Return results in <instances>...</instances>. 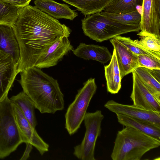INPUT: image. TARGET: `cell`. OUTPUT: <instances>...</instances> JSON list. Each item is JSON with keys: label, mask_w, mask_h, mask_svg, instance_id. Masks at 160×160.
<instances>
[{"label": "cell", "mask_w": 160, "mask_h": 160, "mask_svg": "<svg viewBox=\"0 0 160 160\" xmlns=\"http://www.w3.org/2000/svg\"><path fill=\"white\" fill-rule=\"evenodd\" d=\"M97 89L95 79H89L68 106L65 115V128L70 135L75 134L80 128Z\"/></svg>", "instance_id": "cell-6"}, {"label": "cell", "mask_w": 160, "mask_h": 160, "mask_svg": "<svg viewBox=\"0 0 160 160\" xmlns=\"http://www.w3.org/2000/svg\"><path fill=\"white\" fill-rule=\"evenodd\" d=\"M133 86L130 98L133 105L147 110L160 112V101L148 89L136 72H132Z\"/></svg>", "instance_id": "cell-9"}, {"label": "cell", "mask_w": 160, "mask_h": 160, "mask_svg": "<svg viewBox=\"0 0 160 160\" xmlns=\"http://www.w3.org/2000/svg\"><path fill=\"white\" fill-rule=\"evenodd\" d=\"M110 42L115 49L121 78L138 67L137 55L114 38Z\"/></svg>", "instance_id": "cell-14"}, {"label": "cell", "mask_w": 160, "mask_h": 160, "mask_svg": "<svg viewBox=\"0 0 160 160\" xmlns=\"http://www.w3.org/2000/svg\"><path fill=\"white\" fill-rule=\"evenodd\" d=\"M134 71L146 87L160 101V69L138 67Z\"/></svg>", "instance_id": "cell-19"}, {"label": "cell", "mask_w": 160, "mask_h": 160, "mask_svg": "<svg viewBox=\"0 0 160 160\" xmlns=\"http://www.w3.org/2000/svg\"><path fill=\"white\" fill-rule=\"evenodd\" d=\"M114 38L137 56L146 55L160 60V52L147 49L135 42L130 37L119 35Z\"/></svg>", "instance_id": "cell-25"}, {"label": "cell", "mask_w": 160, "mask_h": 160, "mask_svg": "<svg viewBox=\"0 0 160 160\" xmlns=\"http://www.w3.org/2000/svg\"><path fill=\"white\" fill-rule=\"evenodd\" d=\"M34 3L37 8L55 19L72 20L78 16V13L68 5L53 0H35Z\"/></svg>", "instance_id": "cell-16"}, {"label": "cell", "mask_w": 160, "mask_h": 160, "mask_svg": "<svg viewBox=\"0 0 160 160\" xmlns=\"http://www.w3.org/2000/svg\"><path fill=\"white\" fill-rule=\"evenodd\" d=\"M141 31L160 38V0H142Z\"/></svg>", "instance_id": "cell-8"}, {"label": "cell", "mask_w": 160, "mask_h": 160, "mask_svg": "<svg viewBox=\"0 0 160 160\" xmlns=\"http://www.w3.org/2000/svg\"><path fill=\"white\" fill-rule=\"evenodd\" d=\"M73 54L78 57L86 60H93L102 63L110 60L112 55L104 46L94 44L80 43L72 50Z\"/></svg>", "instance_id": "cell-17"}, {"label": "cell", "mask_w": 160, "mask_h": 160, "mask_svg": "<svg viewBox=\"0 0 160 160\" xmlns=\"http://www.w3.org/2000/svg\"><path fill=\"white\" fill-rule=\"evenodd\" d=\"M84 34L91 39L101 42L131 32H139L140 25H132L119 23L100 12L86 16L82 20Z\"/></svg>", "instance_id": "cell-4"}, {"label": "cell", "mask_w": 160, "mask_h": 160, "mask_svg": "<svg viewBox=\"0 0 160 160\" xmlns=\"http://www.w3.org/2000/svg\"><path fill=\"white\" fill-rule=\"evenodd\" d=\"M68 37H62L51 44L39 57L35 67L42 69L56 65L64 55L73 49Z\"/></svg>", "instance_id": "cell-12"}, {"label": "cell", "mask_w": 160, "mask_h": 160, "mask_svg": "<svg viewBox=\"0 0 160 160\" xmlns=\"http://www.w3.org/2000/svg\"><path fill=\"white\" fill-rule=\"evenodd\" d=\"M20 9L0 1V25L12 27L17 18Z\"/></svg>", "instance_id": "cell-26"}, {"label": "cell", "mask_w": 160, "mask_h": 160, "mask_svg": "<svg viewBox=\"0 0 160 160\" xmlns=\"http://www.w3.org/2000/svg\"><path fill=\"white\" fill-rule=\"evenodd\" d=\"M118 122L160 140V127L147 121L120 114H116Z\"/></svg>", "instance_id": "cell-18"}, {"label": "cell", "mask_w": 160, "mask_h": 160, "mask_svg": "<svg viewBox=\"0 0 160 160\" xmlns=\"http://www.w3.org/2000/svg\"><path fill=\"white\" fill-rule=\"evenodd\" d=\"M109 111L144 120L160 127V112L147 110L134 105L121 104L109 100L104 105Z\"/></svg>", "instance_id": "cell-11"}, {"label": "cell", "mask_w": 160, "mask_h": 160, "mask_svg": "<svg viewBox=\"0 0 160 160\" xmlns=\"http://www.w3.org/2000/svg\"><path fill=\"white\" fill-rule=\"evenodd\" d=\"M0 51L8 55L18 64L20 57L19 44L12 27L0 25Z\"/></svg>", "instance_id": "cell-15"}, {"label": "cell", "mask_w": 160, "mask_h": 160, "mask_svg": "<svg viewBox=\"0 0 160 160\" xmlns=\"http://www.w3.org/2000/svg\"><path fill=\"white\" fill-rule=\"evenodd\" d=\"M12 28L20 50L18 73L35 67L39 57L51 44L62 37H69L71 32L56 19L29 5L19 9Z\"/></svg>", "instance_id": "cell-1"}, {"label": "cell", "mask_w": 160, "mask_h": 160, "mask_svg": "<svg viewBox=\"0 0 160 160\" xmlns=\"http://www.w3.org/2000/svg\"><path fill=\"white\" fill-rule=\"evenodd\" d=\"M10 99L12 103L19 108L31 126L35 128L37 124L35 114V108L28 96L22 91L12 96Z\"/></svg>", "instance_id": "cell-22"}, {"label": "cell", "mask_w": 160, "mask_h": 160, "mask_svg": "<svg viewBox=\"0 0 160 160\" xmlns=\"http://www.w3.org/2000/svg\"><path fill=\"white\" fill-rule=\"evenodd\" d=\"M102 14L119 23L129 25H140L141 14L138 9L125 13H112L102 11Z\"/></svg>", "instance_id": "cell-24"}, {"label": "cell", "mask_w": 160, "mask_h": 160, "mask_svg": "<svg viewBox=\"0 0 160 160\" xmlns=\"http://www.w3.org/2000/svg\"><path fill=\"white\" fill-rule=\"evenodd\" d=\"M142 0H115L108 5L102 11L112 13H125L137 9V8L142 6Z\"/></svg>", "instance_id": "cell-23"}, {"label": "cell", "mask_w": 160, "mask_h": 160, "mask_svg": "<svg viewBox=\"0 0 160 160\" xmlns=\"http://www.w3.org/2000/svg\"><path fill=\"white\" fill-rule=\"evenodd\" d=\"M20 76L23 91L41 113L53 114L64 109V95L57 80L36 67L23 70Z\"/></svg>", "instance_id": "cell-2"}, {"label": "cell", "mask_w": 160, "mask_h": 160, "mask_svg": "<svg viewBox=\"0 0 160 160\" xmlns=\"http://www.w3.org/2000/svg\"><path fill=\"white\" fill-rule=\"evenodd\" d=\"M32 0H0L19 8H23L29 4Z\"/></svg>", "instance_id": "cell-29"}, {"label": "cell", "mask_w": 160, "mask_h": 160, "mask_svg": "<svg viewBox=\"0 0 160 160\" xmlns=\"http://www.w3.org/2000/svg\"><path fill=\"white\" fill-rule=\"evenodd\" d=\"M13 105L16 121L23 142L30 143L42 155L48 151L49 145L40 136L35 128L31 126L19 108Z\"/></svg>", "instance_id": "cell-10"}, {"label": "cell", "mask_w": 160, "mask_h": 160, "mask_svg": "<svg viewBox=\"0 0 160 160\" xmlns=\"http://www.w3.org/2000/svg\"><path fill=\"white\" fill-rule=\"evenodd\" d=\"M140 40H134L136 43L147 49L160 52V38L141 31L138 34Z\"/></svg>", "instance_id": "cell-27"}, {"label": "cell", "mask_w": 160, "mask_h": 160, "mask_svg": "<svg viewBox=\"0 0 160 160\" xmlns=\"http://www.w3.org/2000/svg\"><path fill=\"white\" fill-rule=\"evenodd\" d=\"M104 116L100 110L87 112L83 121L86 128L80 144L74 148L73 155L81 160H95L94 151L96 141L100 136L101 123Z\"/></svg>", "instance_id": "cell-7"}, {"label": "cell", "mask_w": 160, "mask_h": 160, "mask_svg": "<svg viewBox=\"0 0 160 160\" xmlns=\"http://www.w3.org/2000/svg\"><path fill=\"white\" fill-rule=\"evenodd\" d=\"M26 147L24 153L20 160H27L29 157L30 154L32 149V145L30 143H26Z\"/></svg>", "instance_id": "cell-30"}, {"label": "cell", "mask_w": 160, "mask_h": 160, "mask_svg": "<svg viewBox=\"0 0 160 160\" xmlns=\"http://www.w3.org/2000/svg\"><path fill=\"white\" fill-rule=\"evenodd\" d=\"M160 146V140L125 127L117 134L111 158L113 160H140L147 152Z\"/></svg>", "instance_id": "cell-3"}, {"label": "cell", "mask_w": 160, "mask_h": 160, "mask_svg": "<svg viewBox=\"0 0 160 160\" xmlns=\"http://www.w3.org/2000/svg\"><path fill=\"white\" fill-rule=\"evenodd\" d=\"M104 70L107 91L111 94L118 93L121 88L122 78L114 48L109 64L104 66Z\"/></svg>", "instance_id": "cell-20"}, {"label": "cell", "mask_w": 160, "mask_h": 160, "mask_svg": "<svg viewBox=\"0 0 160 160\" xmlns=\"http://www.w3.org/2000/svg\"><path fill=\"white\" fill-rule=\"evenodd\" d=\"M138 67L160 69V60L146 55L137 56Z\"/></svg>", "instance_id": "cell-28"}, {"label": "cell", "mask_w": 160, "mask_h": 160, "mask_svg": "<svg viewBox=\"0 0 160 160\" xmlns=\"http://www.w3.org/2000/svg\"><path fill=\"white\" fill-rule=\"evenodd\" d=\"M18 73V64L0 51V102L8 95Z\"/></svg>", "instance_id": "cell-13"}, {"label": "cell", "mask_w": 160, "mask_h": 160, "mask_svg": "<svg viewBox=\"0 0 160 160\" xmlns=\"http://www.w3.org/2000/svg\"><path fill=\"white\" fill-rule=\"evenodd\" d=\"M22 143L13 105L8 95L0 102V158L8 156Z\"/></svg>", "instance_id": "cell-5"}, {"label": "cell", "mask_w": 160, "mask_h": 160, "mask_svg": "<svg viewBox=\"0 0 160 160\" xmlns=\"http://www.w3.org/2000/svg\"><path fill=\"white\" fill-rule=\"evenodd\" d=\"M76 8L85 17L100 12L115 0H62Z\"/></svg>", "instance_id": "cell-21"}]
</instances>
